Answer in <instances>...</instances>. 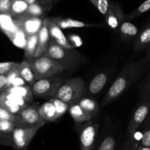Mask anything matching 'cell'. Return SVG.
<instances>
[{"label": "cell", "instance_id": "cell-32", "mask_svg": "<svg viewBox=\"0 0 150 150\" xmlns=\"http://www.w3.org/2000/svg\"><path fill=\"white\" fill-rule=\"evenodd\" d=\"M17 62L7 61L0 63V75H7L12 71L17 69L19 66Z\"/></svg>", "mask_w": 150, "mask_h": 150}, {"label": "cell", "instance_id": "cell-21", "mask_svg": "<svg viewBox=\"0 0 150 150\" xmlns=\"http://www.w3.org/2000/svg\"><path fill=\"white\" fill-rule=\"evenodd\" d=\"M120 38L124 41H130L139 35V29L134 24L125 21L119 27Z\"/></svg>", "mask_w": 150, "mask_h": 150}, {"label": "cell", "instance_id": "cell-31", "mask_svg": "<svg viewBox=\"0 0 150 150\" xmlns=\"http://www.w3.org/2000/svg\"><path fill=\"white\" fill-rule=\"evenodd\" d=\"M146 126L142 133L139 145L150 148V113L146 119Z\"/></svg>", "mask_w": 150, "mask_h": 150}, {"label": "cell", "instance_id": "cell-13", "mask_svg": "<svg viewBox=\"0 0 150 150\" xmlns=\"http://www.w3.org/2000/svg\"><path fill=\"white\" fill-rule=\"evenodd\" d=\"M45 21L46 22L47 26H48V31H49L50 36L51 39L54 40L58 44L62 46L67 49H73L74 46L68 41L67 38L64 35V32H62L61 28L56 24L54 22L51 20L50 18H45Z\"/></svg>", "mask_w": 150, "mask_h": 150}, {"label": "cell", "instance_id": "cell-42", "mask_svg": "<svg viewBox=\"0 0 150 150\" xmlns=\"http://www.w3.org/2000/svg\"><path fill=\"white\" fill-rule=\"evenodd\" d=\"M25 2L27 3L29 5L32 4H35V3H38V0H23Z\"/></svg>", "mask_w": 150, "mask_h": 150}, {"label": "cell", "instance_id": "cell-37", "mask_svg": "<svg viewBox=\"0 0 150 150\" xmlns=\"http://www.w3.org/2000/svg\"><path fill=\"white\" fill-rule=\"evenodd\" d=\"M12 0H0V15H10Z\"/></svg>", "mask_w": 150, "mask_h": 150}, {"label": "cell", "instance_id": "cell-18", "mask_svg": "<svg viewBox=\"0 0 150 150\" xmlns=\"http://www.w3.org/2000/svg\"><path fill=\"white\" fill-rule=\"evenodd\" d=\"M18 71L19 75L21 76V77L28 85L32 86L37 81L35 71H34L30 63L26 60H23V61L19 63Z\"/></svg>", "mask_w": 150, "mask_h": 150}, {"label": "cell", "instance_id": "cell-38", "mask_svg": "<svg viewBox=\"0 0 150 150\" xmlns=\"http://www.w3.org/2000/svg\"><path fill=\"white\" fill-rule=\"evenodd\" d=\"M8 87L7 75H0V94L4 92Z\"/></svg>", "mask_w": 150, "mask_h": 150}, {"label": "cell", "instance_id": "cell-7", "mask_svg": "<svg viewBox=\"0 0 150 150\" xmlns=\"http://www.w3.org/2000/svg\"><path fill=\"white\" fill-rule=\"evenodd\" d=\"M99 125L92 121L84 123L78 129L80 150H95Z\"/></svg>", "mask_w": 150, "mask_h": 150}, {"label": "cell", "instance_id": "cell-23", "mask_svg": "<svg viewBox=\"0 0 150 150\" xmlns=\"http://www.w3.org/2000/svg\"><path fill=\"white\" fill-rule=\"evenodd\" d=\"M38 34L27 36L26 38V45H25L23 49H24L25 60H26L27 61H29L35 57V53H36L37 48H38Z\"/></svg>", "mask_w": 150, "mask_h": 150}, {"label": "cell", "instance_id": "cell-14", "mask_svg": "<svg viewBox=\"0 0 150 150\" xmlns=\"http://www.w3.org/2000/svg\"><path fill=\"white\" fill-rule=\"evenodd\" d=\"M53 22L58 25L62 29H71V28H84V27H98L101 26L100 24H88L81 21L76 20L73 19H66L62 17L50 18Z\"/></svg>", "mask_w": 150, "mask_h": 150}, {"label": "cell", "instance_id": "cell-44", "mask_svg": "<svg viewBox=\"0 0 150 150\" xmlns=\"http://www.w3.org/2000/svg\"><path fill=\"white\" fill-rule=\"evenodd\" d=\"M60 1V0H56V1H55V2L57 3V2H58V1Z\"/></svg>", "mask_w": 150, "mask_h": 150}, {"label": "cell", "instance_id": "cell-30", "mask_svg": "<svg viewBox=\"0 0 150 150\" xmlns=\"http://www.w3.org/2000/svg\"><path fill=\"white\" fill-rule=\"evenodd\" d=\"M49 100L55 106L56 110H57V112L59 118L62 116L67 110H69L70 105L67 104V103H66L65 101L57 98H51Z\"/></svg>", "mask_w": 150, "mask_h": 150}, {"label": "cell", "instance_id": "cell-16", "mask_svg": "<svg viewBox=\"0 0 150 150\" xmlns=\"http://www.w3.org/2000/svg\"><path fill=\"white\" fill-rule=\"evenodd\" d=\"M108 80V75L105 72H100L94 76L86 87V94L90 96L99 94Z\"/></svg>", "mask_w": 150, "mask_h": 150}, {"label": "cell", "instance_id": "cell-8", "mask_svg": "<svg viewBox=\"0 0 150 150\" xmlns=\"http://www.w3.org/2000/svg\"><path fill=\"white\" fill-rule=\"evenodd\" d=\"M150 113V99L144 97L138 105L132 116L128 126L127 134L132 137L134 135L141 125L146 121Z\"/></svg>", "mask_w": 150, "mask_h": 150}, {"label": "cell", "instance_id": "cell-15", "mask_svg": "<svg viewBox=\"0 0 150 150\" xmlns=\"http://www.w3.org/2000/svg\"><path fill=\"white\" fill-rule=\"evenodd\" d=\"M38 48H37L36 53H35V57H39L46 53L50 41L51 39L45 19H44L43 25H42V28H41L40 30L38 32Z\"/></svg>", "mask_w": 150, "mask_h": 150}, {"label": "cell", "instance_id": "cell-45", "mask_svg": "<svg viewBox=\"0 0 150 150\" xmlns=\"http://www.w3.org/2000/svg\"><path fill=\"white\" fill-rule=\"evenodd\" d=\"M0 107H1V105H0Z\"/></svg>", "mask_w": 150, "mask_h": 150}, {"label": "cell", "instance_id": "cell-20", "mask_svg": "<svg viewBox=\"0 0 150 150\" xmlns=\"http://www.w3.org/2000/svg\"><path fill=\"white\" fill-rule=\"evenodd\" d=\"M40 113L44 121L53 122L59 119L54 104L48 100L40 107Z\"/></svg>", "mask_w": 150, "mask_h": 150}, {"label": "cell", "instance_id": "cell-24", "mask_svg": "<svg viewBox=\"0 0 150 150\" xmlns=\"http://www.w3.org/2000/svg\"><path fill=\"white\" fill-rule=\"evenodd\" d=\"M29 4L23 0H12L10 15L13 19H18L26 14Z\"/></svg>", "mask_w": 150, "mask_h": 150}, {"label": "cell", "instance_id": "cell-26", "mask_svg": "<svg viewBox=\"0 0 150 150\" xmlns=\"http://www.w3.org/2000/svg\"><path fill=\"white\" fill-rule=\"evenodd\" d=\"M50 9L46 7L41 5L39 3H35L29 5L26 14L35 17L45 18V15L47 11H49Z\"/></svg>", "mask_w": 150, "mask_h": 150}, {"label": "cell", "instance_id": "cell-33", "mask_svg": "<svg viewBox=\"0 0 150 150\" xmlns=\"http://www.w3.org/2000/svg\"><path fill=\"white\" fill-rule=\"evenodd\" d=\"M92 4L98 9V11L105 16L109 9L110 2L108 0H89Z\"/></svg>", "mask_w": 150, "mask_h": 150}, {"label": "cell", "instance_id": "cell-12", "mask_svg": "<svg viewBox=\"0 0 150 150\" xmlns=\"http://www.w3.org/2000/svg\"><path fill=\"white\" fill-rule=\"evenodd\" d=\"M105 17L107 25L112 29H118L125 21V16L121 6L116 2L110 3L109 9Z\"/></svg>", "mask_w": 150, "mask_h": 150}, {"label": "cell", "instance_id": "cell-40", "mask_svg": "<svg viewBox=\"0 0 150 150\" xmlns=\"http://www.w3.org/2000/svg\"><path fill=\"white\" fill-rule=\"evenodd\" d=\"M144 96L146 98L150 99V74L146 79L145 82L144 86Z\"/></svg>", "mask_w": 150, "mask_h": 150}, {"label": "cell", "instance_id": "cell-9", "mask_svg": "<svg viewBox=\"0 0 150 150\" xmlns=\"http://www.w3.org/2000/svg\"><path fill=\"white\" fill-rule=\"evenodd\" d=\"M0 105L13 114L18 115L29 104L19 96L4 91L0 94Z\"/></svg>", "mask_w": 150, "mask_h": 150}, {"label": "cell", "instance_id": "cell-1", "mask_svg": "<svg viewBox=\"0 0 150 150\" xmlns=\"http://www.w3.org/2000/svg\"><path fill=\"white\" fill-rule=\"evenodd\" d=\"M144 60L127 63L104 96L101 106L105 107L124 94L141 77L145 69Z\"/></svg>", "mask_w": 150, "mask_h": 150}, {"label": "cell", "instance_id": "cell-25", "mask_svg": "<svg viewBox=\"0 0 150 150\" xmlns=\"http://www.w3.org/2000/svg\"><path fill=\"white\" fill-rule=\"evenodd\" d=\"M77 103L83 110L92 115L93 117L99 112V104L95 99L90 98V97H83V98L81 99Z\"/></svg>", "mask_w": 150, "mask_h": 150}, {"label": "cell", "instance_id": "cell-27", "mask_svg": "<svg viewBox=\"0 0 150 150\" xmlns=\"http://www.w3.org/2000/svg\"><path fill=\"white\" fill-rule=\"evenodd\" d=\"M150 10V0H146L144 1L141 5H139L136 10L132 11L131 13L125 16V21H130L133 20V19H136V18L139 17L141 15L144 14L146 12Z\"/></svg>", "mask_w": 150, "mask_h": 150}, {"label": "cell", "instance_id": "cell-34", "mask_svg": "<svg viewBox=\"0 0 150 150\" xmlns=\"http://www.w3.org/2000/svg\"><path fill=\"white\" fill-rule=\"evenodd\" d=\"M0 119L2 120H8L14 122L16 124H19L18 115H15L9 112L5 109L0 107Z\"/></svg>", "mask_w": 150, "mask_h": 150}, {"label": "cell", "instance_id": "cell-10", "mask_svg": "<svg viewBox=\"0 0 150 150\" xmlns=\"http://www.w3.org/2000/svg\"><path fill=\"white\" fill-rule=\"evenodd\" d=\"M39 103L35 102L31 105H28L23 110L18 113L19 124L18 125H28L33 126L41 124H46L42 119L40 113Z\"/></svg>", "mask_w": 150, "mask_h": 150}, {"label": "cell", "instance_id": "cell-19", "mask_svg": "<svg viewBox=\"0 0 150 150\" xmlns=\"http://www.w3.org/2000/svg\"><path fill=\"white\" fill-rule=\"evenodd\" d=\"M6 92L16 94L23 98L28 104L32 102L34 99L33 91L31 85H23L18 86H10L6 90Z\"/></svg>", "mask_w": 150, "mask_h": 150}, {"label": "cell", "instance_id": "cell-39", "mask_svg": "<svg viewBox=\"0 0 150 150\" xmlns=\"http://www.w3.org/2000/svg\"><path fill=\"white\" fill-rule=\"evenodd\" d=\"M139 145V144L136 141L134 135H133L130 139V141L127 142V145H126L125 150H137Z\"/></svg>", "mask_w": 150, "mask_h": 150}, {"label": "cell", "instance_id": "cell-17", "mask_svg": "<svg viewBox=\"0 0 150 150\" xmlns=\"http://www.w3.org/2000/svg\"><path fill=\"white\" fill-rule=\"evenodd\" d=\"M69 113L75 123L81 124L89 121L93 118V116L83 110L78 103L71 104L69 108Z\"/></svg>", "mask_w": 150, "mask_h": 150}, {"label": "cell", "instance_id": "cell-29", "mask_svg": "<svg viewBox=\"0 0 150 150\" xmlns=\"http://www.w3.org/2000/svg\"><path fill=\"white\" fill-rule=\"evenodd\" d=\"M7 78H8L9 87L26 85V82L19 75L18 68L15 70L12 71L9 74H7Z\"/></svg>", "mask_w": 150, "mask_h": 150}, {"label": "cell", "instance_id": "cell-43", "mask_svg": "<svg viewBox=\"0 0 150 150\" xmlns=\"http://www.w3.org/2000/svg\"><path fill=\"white\" fill-rule=\"evenodd\" d=\"M137 150H150L149 147H146V146H143L139 145L138 146Z\"/></svg>", "mask_w": 150, "mask_h": 150}, {"label": "cell", "instance_id": "cell-22", "mask_svg": "<svg viewBox=\"0 0 150 150\" xmlns=\"http://www.w3.org/2000/svg\"><path fill=\"white\" fill-rule=\"evenodd\" d=\"M150 45V21L144 26L136 37L134 44V49L142 50Z\"/></svg>", "mask_w": 150, "mask_h": 150}, {"label": "cell", "instance_id": "cell-3", "mask_svg": "<svg viewBox=\"0 0 150 150\" xmlns=\"http://www.w3.org/2000/svg\"><path fill=\"white\" fill-rule=\"evenodd\" d=\"M86 95V85L81 77H70L65 79L53 98H57L68 104L77 103Z\"/></svg>", "mask_w": 150, "mask_h": 150}, {"label": "cell", "instance_id": "cell-4", "mask_svg": "<svg viewBox=\"0 0 150 150\" xmlns=\"http://www.w3.org/2000/svg\"><path fill=\"white\" fill-rule=\"evenodd\" d=\"M29 62L35 71L37 80L56 76L66 71L58 62L46 54H43L39 57H35Z\"/></svg>", "mask_w": 150, "mask_h": 150}, {"label": "cell", "instance_id": "cell-5", "mask_svg": "<svg viewBox=\"0 0 150 150\" xmlns=\"http://www.w3.org/2000/svg\"><path fill=\"white\" fill-rule=\"evenodd\" d=\"M45 124L38 125H17L11 132L14 150H26L31 141Z\"/></svg>", "mask_w": 150, "mask_h": 150}, {"label": "cell", "instance_id": "cell-28", "mask_svg": "<svg viewBox=\"0 0 150 150\" xmlns=\"http://www.w3.org/2000/svg\"><path fill=\"white\" fill-rule=\"evenodd\" d=\"M116 147V138L111 134L105 135L95 150H114Z\"/></svg>", "mask_w": 150, "mask_h": 150}, {"label": "cell", "instance_id": "cell-2", "mask_svg": "<svg viewBox=\"0 0 150 150\" xmlns=\"http://www.w3.org/2000/svg\"><path fill=\"white\" fill-rule=\"evenodd\" d=\"M45 54L58 62L66 70H72L86 62V58L81 53L74 48H64L53 39L50 41Z\"/></svg>", "mask_w": 150, "mask_h": 150}, {"label": "cell", "instance_id": "cell-11", "mask_svg": "<svg viewBox=\"0 0 150 150\" xmlns=\"http://www.w3.org/2000/svg\"><path fill=\"white\" fill-rule=\"evenodd\" d=\"M45 18L35 17L25 14L18 19H15L21 29L26 36L36 35L42 28Z\"/></svg>", "mask_w": 150, "mask_h": 150}, {"label": "cell", "instance_id": "cell-36", "mask_svg": "<svg viewBox=\"0 0 150 150\" xmlns=\"http://www.w3.org/2000/svg\"><path fill=\"white\" fill-rule=\"evenodd\" d=\"M0 145L13 147V138H12V134L0 132Z\"/></svg>", "mask_w": 150, "mask_h": 150}, {"label": "cell", "instance_id": "cell-35", "mask_svg": "<svg viewBox=\"0 0 150 150\" xmlns=\"http://www.w3.org/2000/svg\"><path fill=\"white\" fill-rule=\"evenodd\" d=\"M17 125L11 121L0 119V132L11 133Z\"/></svg>", "mask_w": 150, "mask_h": 150}, {"label": "cell", "instance_id": "cell-41", "mask_svg": "<svg viewBox=\"0 0 150 150\" xmlns=\"http://www.w3.org/2000/svg\"><path fill=\"white\" fill-rule=\"evenodd\" d=\"M55 1L56 0H38V3L41 4V5L48 7V8L51 10L52 6L56 3Z\"/></svg>", "mask_w": 150, "mask_h": 150}, {"label": "cell", "instance_id": "cell-6", "mask_svg": "<svg viewBox=\"0 0 150 150\" xmlns=\"http://www.w3.org/2000/svg\"><path fill=\"white\" fill-rule=\"evenodd\" d=\"M64 80L59 76L38 79L32 85L34 96L43 99L53 98Z\"/></svg>", "mask_w": 150, "mask_h": 150}]
</instances>
